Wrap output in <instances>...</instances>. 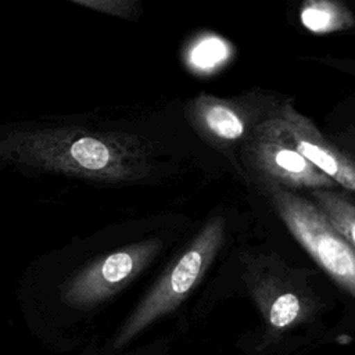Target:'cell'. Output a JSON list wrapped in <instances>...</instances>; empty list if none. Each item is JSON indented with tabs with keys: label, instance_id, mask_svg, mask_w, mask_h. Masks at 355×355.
I'll return each mask as SVG.
<instances>
[{
	"label": "cell",
	"instance_id": "obj_11",
	"mask_svg": "<svg viewBox=\"0 0 355 355\" xmlns=\"http://www.w3.org/2000/svg\"><path fill=\"white\" fill-rule=\"evenodd\" d=\"M75 3H79L87 8H93L98 12H105L122 18H133L140 12L139 4L132 0H79Z\"/></svg>",
	"mask_w": 355,
	"mask_h": 355
},
{
	"label": "cell",
	"instance_id": "obj_3",
	"mask_svg": "<svg viewBox=\"0 0 355 355\" xmlns=\"http://www.w3.org/2000/svg\"><path fill=\"white\" fill-rule=\"evenodd\" d=\"M80 248L78 259L80 265L60 283L58 295L64 305L87 311L108 301L130 284L157 257L162 241L147 239L98 254H94L90 245L87 247L90 255L82 244Z\"/></svg>",
	"mask_w": 355,
	"mask_h": 355
},
{
	"label": "cell",
	"instance_id": "obj_6",
	"mask_svg": "<svg viewBox=\"0 0 355 355\" xmlns=\"http://www.w3.org/2000/svg\"><path fill=\"white\" fill-rule=\"evenodd\" d=\"M276 115L293 146L305 159L337 184L355 191V162L329 144L309 118L288 104Z\"/></svg>",
	"mask_w": 355,
	"mask_h": 355
},
{
	"label": "cell",
	"instance_id": "obj_9",
	"mask_svg": "<svg viewBox=\"0 0 355 355\" xmlns=\"http://www.w3.org/2000/svg\"><path fill=\"white\" fill-rule=\"evenodd\" d=\"M302 25L315 33H331L348 29L355 18L348 8L337 1L316 0L308 1L301 8Z\"/></svg>",
	"mask_w": 355,
	"mask_h": 355
},
{
	"label": "cell",
	"instance_id": "obj_4",
	"mask_svg": "<svg viewBox=\"0 0 355 355\" xmlns=\"http://www.w3.org/2000/svg\"><path fill=\"white\" fill-rule=\"evenodd\" d=\"M279 216L315 262L355 297V248L308 200L277 186H268Z\"/></svg>",
	"mask_w": 355,
	"mask_h": 355
},
{
	"label": "cell",
	"instance_id": "obj_1",
	"mask_svg": "<svg viewBox=\"0 0 355 355\" xmlns=\"http://www.w3.org/2000/svg\"><path fill=\"white\" fill-rule=\"evenodd\" d=\"M3 165L25 166L100 183L144 179L151 168L147 143L94 121H57L0 129Z\"/></svg>",
	"mask_w": 355,
	"mask_h": 355
},
{
	"label": "cell",
	"instance_id": "obj_5",
	"mask_svg": "<svg viewBox=\"0 0 355 355\" xmlns=\"http://www.w3.org/2000/svg\"><path fill=\"white\" fill-rule=\"evenodd\" d=\"M243 154L248 165L268 186L331 190L338 184L305 159L293 146L277 115L258 122L244 141Z\"/></svg>",
	"mask_w": 355,
	"mask_h": 355
},
{
	"label": "cell",
	"instance_id": "obj_2",
	"mask_svg": "<svg viewBox=\"0 0 355 355\" xmlns=\"http://www.w3.org/2000/svg\"><path fill=\"white\" fill-rule=\"evenodd\" d=\"M223 239V219L219 216L211 219L155 282L121 326L114 338V349L123 348L151 323L175 311L187 298L218 255Z\"/></svg>",
	"mask_w": 355,
	"mask_h": 355
},
{
	"label": "cell",
	"instance_id": "obj_12",
	"mask_svg": "<svg viewBox=\"0 0 355 355\" xmlns=\"http://www.w3.org/2000/svg\"><path fill=\"white\" fill-rule=\"evenodd\" d=\"M226 47L219 39H209L207 42L200 43L196 50V54L191 55V60L196 65L205 68L208 65H215L219 58L225 57Z\"/></svg>",
	"mask_w": 355,
	"mask_h": 355
},
{
	"label": "cell",
	"instance_id": "obj_8",
	"mask_svg": "<svg viewBox=\"0 0 355 355\" xmlns=\"http://www.w3.org/2000/svg\"><path fill=\"white\" fill-rule=\"evenodd\" d=\"M252 295L273 333H283L305 322L312 311L309 300L297 290L272 280L251 284Z\"/></svg>",
	"mask_w": 355,
	"mask_h": 355
},
{
	"label": "cell",
	"instance_id": "obj_10",
	"mask_svg": "<svg viewBox=\"0 0 355 355\" xmlns=\"http://www.w3.org/2000/svg\"><path fill=\"white\" fill-rule=\"evenodd\" d=\"M312 197L330 225L355 248V205L333 190H313Z\"/></svg>",
	"mask_w": 355,
	"mask_h": 355
},
{
	"label": "cell",
	"instance_id": "obj_7",
	"mask_svg": "<svg viewBox=\"0 0 355 355\" xmlns=\"http://www.w3.org/2000/svg\"><path fill=\"white\" fill-rule=\"evenodd\" d=\"M187 115L196 130L215 146H229L248 136L250 115L237 101L200 93L187 104Z\"/></svg>",
	"mask_w": 355,
	"mask_h": 355
}]
</instances>
